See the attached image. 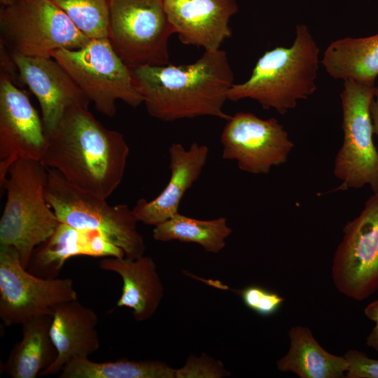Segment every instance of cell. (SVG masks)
Wrapping results in <instances>:
<instances>
[{"mask_svg": "<svg viewBox=\"0 0 378 378\" xmlns=\"http://www.w3.org/2000/svg\"><path fill=\"white\" fill-rule=\"evenodd\" d=\"M134 85L148 113L163 121L212 116L224 111L234 73L222 49L204 50L188 64L145 65L131 69Z\"/></svg>", "mask_w": 378, "mask_h": 378, "instance_id": "obj_1", "label": "cell"}, {"mask_svg": "<svg viewBox=\"0 0 378 378\" xmlns=\"http://www.w3.org/2000/svg\"><path fill=\"white\" fill-rule=\"evenodd\" d=\"M47 137L41 162L74 186L106 200L121 183L128 144L120 132L104 127L88 108H69Z\"/></svg>", "mask_w": 378, "mask_h": 378, "instance_id": "obj_2", "label": "cell"}, {"mask_svg": "<svg viewBox=\"0 0 378 378\" xmlns=\"http://www.w3.org/2000/svg\"><path fill=\"white\" fill-rule=\"evenodd\" d=\"M319 53L309 28L304 24L296 25L292 46L266 51L258 59L249 78L232 85L228 100L251 99L263 109L274 108L286 114L316 90Z\"/></svg>", "mask_w": 378, "mask_h": 378, "instance_id": "obj_3", "label": "cell"}, {"mask_svg": "<svg viewBox=\"0 0 378 378\" xmlns=\"http://www.w3.org/2000/svg\"><path fill=\"white\" fill-rule=\"evenodd\" d=\"M48 169L41 161L20 159L10 167L0 220V245L14 247L27 269L34 248L55 230L59 221L47 202Z\"/></svg>", "mask_w": 378, "mask_h": 378, "instance_id": "obj_4", "label": "cell"}, {"mask_svg": "<svg viewBox=\"0 0 378 378\" xmlns=\"http://www.w3.org/2000/svg\"><path fill=\"white\" fill-rule=\"evenodd\" d=\"M47 169L46 197L60 223L101 232L127 258L144 255V240L132 209L126 204H108L106 199L74 186L55 169Z\"/></svg>", "mask_w": 378, "mask_h": 378, "instance_id": "obj_5", "label": "cell"}, {"mask_svg": "<svg viewBox=\"0 0 378 378\" xmlns=\"http://www.w3.org/2000/svg\"><path fill=\"white\" fill-rule=\"evenodd\" d=\"M1 40L11 53L52 57L90 40L52 0H12L0 9Z\"/></svg>", "mask_w": 378, "mask_h": 378, "instance_id": "obj_6", "label": "cell"}, {"mask_svg": "<svg viewBox=\"0 0 378 378\" xmlns=\"http://www.w3.org/2000/svg\"><path fill=\"white\" fill-rule=\"evenodd\" d=\"M52 57L74 79L99 113H116V102L131 107L143 104L131 69L121 59L107 38H92L82 48L57 50Z\"/></svg>", "mask_w": 378, "mask_h": 378, "instance_id": "obj_7", "label": "cell"}, {"mask_svg": "<svg viewBox=\"0 0 378 378\" xmlns=\"http://www.w3.org/2000/svg\"><path fill=\"white\" fill-rule=\"evenodd\" d=\"M107 38L130 69L169 64L174 29L163 0H108Z\"/></svg>", "mask_w": 378, "mask_h": 378, "instance_id": "obj_8", "label": "cell"}, {"mask_svg": "<svg viewBox=\"0 0 378 378\" xmlns=\"http://www.w3.org/2000/svg\"><path fill=\"white\" fill-rule=\"evenodd\" d=\"M374 85L344 80L340 94L344 141L334 165V174L341 184L337 190L360 189L369 185L378 193V151L373 143L371 102Z\"/></svg>", "mask_w": 378, "mask_h": 378, "instance_id": "obj_9", "label": "cell"}, {"mask_svg": "<svg viewBox=\"0 0 378 378\" xmlns=\"http://www.w3.org/2000/svg\"><path fill=\"white\" fill-rule=\"evenodd\" d=\"M77 299L72 279L37 276L22 266L14 247L0 245V318L6 326L52 316L56 306Z\"/></svg>", "mask_w": 378, "mask_h": 378, "instance_id": "obj_10", "label": "cell"}, {"mask_svg": "<svg viewBox=\"0 0 378 378\" xmlns=\"http://www.w3.org/2000/svg\"><path fill=\"white\" fill-rule=\"evenodd\" d=\"M343 232L332 260V281L339 292L361 301L378 290V193Z\"/></svg>", "mask_w": 378, "mask_h": 378, "instance_id": "obj_11", "label": "cell"}, {"mask_svg": "<svg viewBox=\"0 0 378 378\" xmlns=\"http://www.w3.org/2000/svg\"><path fill=\"white\" fill-rule=\"evenodd\" d=\"M222 158L236 161L239 169L253 174H268L285 163L294 147L283 125L274 118L253 113L230 115L220 134Z\"/></svg>", "mask_w": 378, "mask_h": 378, "instance_id": "obj_12", "label": "cell"}, {"mask_svg": "<svg viewBox=\"0 0 378 378\" xmlns=\"http://www.w3.org/2000/svg\"><path fill=\"white\" fill-rule=\"evenodd\" d=\"M48 137L42 119L28 96L0 71V186L4 190L8 171L20 159L41 161Z\"/></svg>", "mask_w": 378, "mask_h": 378, "instance_id": "obj_13", "label": "cell"}, {"mask_svg": "<svg viewBox=\"0 0 378 378\" xmlns=\"http://www.w3.org/2000/svg\"><path fill=\"white\" fill-rule=\"evenodd\" d=\"M12 56L19 81L27 85L38 101L47 136L55 132L69 108H88L89 99L53 57Z\"/></svg>", "mask_w": 378, "mask_h": 378, "instance_id": "obj_14", "label": "cell"}, {"mask_svg": "<svg viewBox=\"0 0 378 378\" xmlns=\"http://www.w3.org/2000/svg\"><path fill=\"white\" fill-rule=\"evenodd\" d=\"M163 1L168 20L182 43L216 50L231 37L230 20L239 10L236 0Z\"/></svg>", "mask_w": 378, "mask_h": 378, "instance_id": "obj_15", "label": "cell"}, {"mask_svg": "<svg viewBox=\"0 0 378 378\" xmlns=\"http://www.w3.org/2000/svg\"><path fill=\"white\" fill-rule=\"evenodd\" d=\"M170 177L154 199L139 200L132 211L138 222L155 226L178 213L185 193L199 179L209 156V148L194 142L189 148L173 143L169 149Z\"/></svg>", "mask_w": 378, "mask_h": 378, "instance_id": "obj_16", "label": "cell"}, {"mask_svg": "<svg viewBox=\"0 0 378 378\" xmlns=\"http://www.w3.org/2000/svg\"><path fill=\"white\" fill-rule=\"evenodd\" d=\"M96 312L77 300L56 306L50 335L57 350L55 361L41 376L59 373L64 366L78 358H88L100 347Z\"/></svg>", "mask_w": 378, "mask_h": 378, "instance_id": "obj_17", "label": "cell"}, {"mask_svg": "<svg viewBox=\"0 0 378 378\" xmlns=\"http://www.w3.org/2000/svg\"><path fill=\"white\" fill-rule=\"evenodd\" d=\"M113 251V244L101 232L59 222L54 232L34 248L27 270L41 278L55 279L72 257L105 258Z\"/></svg>", "mask_w": 378, "mask_h": 378, "instance_id": "obj_18", "label": "cell"}, {"mask_svg": "<svg viewBox=\"0 0 378 378\" xmlns=\"http://www.w3.org/2000/svg\"><path fill=\"white\" fill-rule=\"evenodd\" d=\"M99 266L116 273L122 280L118 307L130 309L136 321H144L154 315L163 296V286L152 258L106 257L99 261Z\"/></svg>", "mask_w": 378, "mask_h": 378, "instance_id": "obj_19", "label": "cell"}, {"mask_svg": "<svg viewBox=\"0 0 378 378\" xmlns=\"http://www.w3.org/2000/svg\"><path fill=\"white\" fill-rule=\"evenodd\" d=\"M290 347L276 362L279 370L292 372L300 378L344 377L349 363L344 356L326 351L307 327L296 326L288 331Z\"/></svg>", "mask_w": 378, "mask_h": 378, "instance_id": "obj_20", "label": "cell"}, {"mask_svg": "<svg viewBox=\"0 0 378 378\" xmlns=\"http://www.w3.org/2000/svg\"><path fill=\"white\" fill-rule=\"evenodd\" d=\"M332 78L374 85L378 76V34L332 41L321 61Z\"/></svg>", "mask_w": 378, "mask_h": 378, "instance_id": "obj_21", "label": "cell"}, {"mask_svg": "<svg viewBox=\"0 0 378 378\" xmlns=\"http://www.w3.org/2000/svg\"><path fill=\"white\" fill-rule=\"evenodd\" d=\"M52 316H42L22 325V335L10 351L4 370L11 378H36L57 357L50 335Z\"/></svg>", "mask_w": 378, "mask_h": 378, "instance_id": "obj_22", "label": "cell"}, {"mask_svg": "<svg viewBox=\"0 0 378 378\" xmlns=\"http://www.w3.org/2000/svg\"><path fill=\"white\" fill-rule=\"evenodd\" d=\"M232 230L227 218L199 220L179 213L154 226L153 237L158 241H178L195 243L208 253H218L226 244Z\"/></svg>", "mask_w": 378, "mask_h": 378, "instance_id": "obj_23", "label": "cell"}, {"mask_svg": "<svg viewBox=\"0 0 378 378\" xmlns=\"http://www.w3.org/2000/svg\"><path fill=\"white\" fill-rule=\"evenodd\" d=\"M59 378H178V370L160 360L94 362L75 358L64 366Z\"/></svg>", "mask_w": 378, "mask_h": 378, "instance_id": "obj_24", "label": "cell"}, {"mask_svg": "<svg viewBox=\"0 0 378 378\" xmlns=\"http://www.w3.org/2000/svg\"><path fill=\"white\" fill-rule=\"evenodd\" d=\"M89 38H107L108 0H52Z\"/></svg>", "mask_w": 378, "mask_h": 378, "instance_id": "obj_25", "label": "cell"}, {"mask_svg": "<svg viewBox=\"0 0 378 378\" xmlns=\"http://www.w3.org/2000/svg\"><path fill=\"white\" fill-rule=\"evenodd\" d=\"M238 293L246 307L265 316L276 313L285 300L279 294L258 286H248Z\"/></svg>", "mask_w": 378, "mask_h": 378, "instance_id": "obj_26", "label": "cell"}, {"mask_svg": "<svg viewBox=\"0 0 378 378\" xmlns=\"http://www.w3.org/2000/svg\"><path fill=\"white\" fill-rule=\"evenodd\" d=\"M229 376L221 363L207 356L190 357L183 367L178 369V378L211 377L218 378Z\"/></svg>", "mask_w": 378, "mask_h": 378, "instance_id": "obj_27", "label": "cell"}, {"mask_svg": "<svg viewBox=\"0 0 378 378\" xmlns=\"http://www.w3.org/2000/svg\"><path fill=\"white\" fill-rule=\"evenodd\" d=\"M349 363L346 378H378V360L369 358L364 352L349 350L344 355Z\"/></svg>", "mask_w": 378, "mask_h": 378, "instance_id": "obj_28", "label": "cell"}, {"mask_svg": "<svg viewBox=\"0 0 378 378\" xmlns=\"http://www.w3.org/2000/svg\"><path fill=\"white\" fill-rule=\"evenodd\" d=\"M376 99L371 102L370 105V113L372 120L373 132L378 138V87L376 92ZM378 151V150H377Z\"/></svg>", "mask_w": 378, "mask_h": 378, "instance_id": "obj_29", "label": "cell"}, {"mask_svg": "<svg viewBox=\"0 0 378 378\" xmlns=\"http://www.w3.org/2000/svg\"><path fill=\"white\" fill-rule=\"evenodd\" d=\"M368 346L378 351V321L375 322V326L366 339Z\"/></svg>", "mask_w": 378, "mask_h": 378, "instance_id": "obj_30", "label": "cell"}, {"mask_svg": "<svg viewBox=\"0 0 378 378\" xmlns=\"http://www.w3.org/2000/svg\"><path fill=\"white\" fill-rule=\"evenodd\" d=\"M365 315L372 321H378V300L369 304L364 310Z\"/></svg>", "mask_w": 378, "mask_h": 378, "instance_id": "obj_31", "label": "cell"}, {"mask_svg": "<svg viewBox=\"0 0 378 378\" xmlns=\"http://www.w3.org/2000/svg\"><path fill=\"white\" fill-rule=\"evenodd\" d=\"M12 0H0V2L1 4V5H6L7 4H8L9 2H10Z\"/></svg>", "mask_w": 378, "mask_h": 378, "instance_id": "obj_32", "label": "cell"}]
</instances>
